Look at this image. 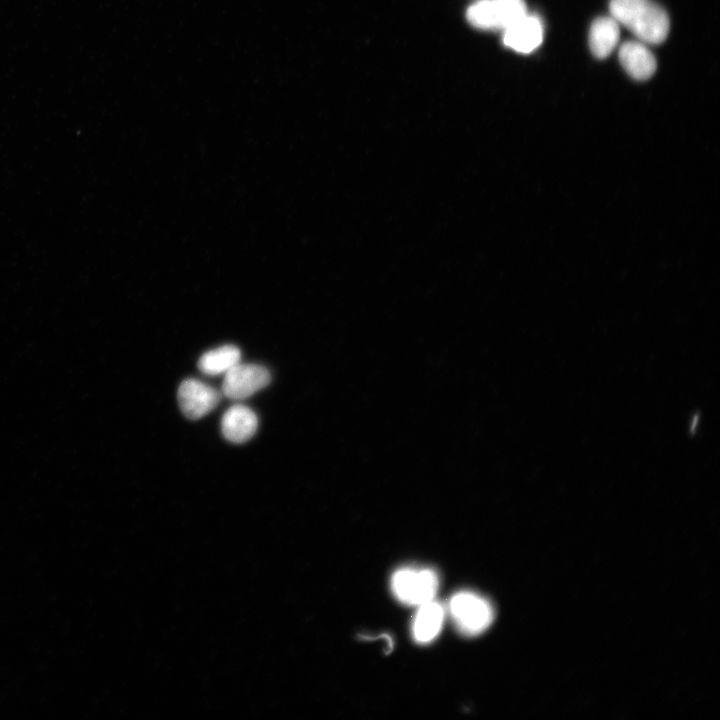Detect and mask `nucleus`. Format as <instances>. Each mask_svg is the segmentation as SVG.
<instances>
[{"label":"nucleus","mask_w":720,"mask_h":720,"mask_svg":"<svg viewBox=\"0 0 720 720\" xmlns=\"http://www.w3.org/2000/svg\"><path fill=\"white\" fill-rule=\"evenodd\" d=\"M611 16L646 44L663 42L669 32L667 13L651 0H610Z\"/></svg>","instance_id":"f257e3e1"},{"label":"nucleus","mask_w":720,"mask_h":720,"mask_svg":"<svg viewBox=\"0 0 720 720\" xmlns=\"http://www.w3.org/2000/svg\"><path fill=\"white\" fill-rule=\"evenodd\" d=\"M527 12L524 0H480L468 8L466 17L476 28L503 31Z\"/></svg>","instance_id":"f03ea898"},{"label":"nucleus","mask_w":720,"mask_h":720,"mask_svg":"<svg viewBox=\"0 0 720 720\" xmlns=\"http://www.w3.org/2000/svg\"><path fill=\"white\" fill-rule=\"evenodd\" d=\"M438 576L431 569H400L392 577L394 595L408 605H422L432 600L438 589Z\"/></svg>","instance_id":"7ed1b4c3"},{"label":"nucleus","mask_w":720,"mask_h":720,"mask_svg":"<svg viewBox=\"0 0 720 720\" xmlns=\"http://www.w3.org/2000/svg\"><path fill=\"white\" fill-rule=\"evenodd\" d=\"M449 609L458 627L469 634L484 631L494 617L490 603L470 592L455 594L450 600Z\"/></svg>","instance_id":"20e7f679"},{"label":"nucleus","mask_w":720,"mask_h":720,"mask_svg":"<svg viewBox=\"0 0 720 720\" xmlns=\"http://www.w3.org/2000/svg\"><path fill=\"white\" fill-rule=\"evenodd\" d=\"M269 371L257 364L237 363L225 372L222 392L233 400L245 399L270 382Z\"/></svg>","instance_id":"39448f33"},{"label":"nucleus","mask_w":720,"mask_h":720,"mask_svg":"<svg viewBox=\"0 0 720 720\" xmlns=\"http://www.w3.org/2000/svg\"><path fill=\"white\" fill-rule=\"evenodd\" d=\"M177 397L182 413L191 420H197L218 405L221 394L199 380L186 379L180 384Z\"/></svg>","instance_id":"423d86ee"},{"label":"nucleus","mask_w":720,"mask_h":720,"mask_svg":"<svg viewBox=\"0 0 720 720\" xmlns=\"http://www.w3.org/2000/svg\"><path fill=\"white\" fill-rule=\"evenodd\" d=\"M543 34L541 19L527 12L503 30V43L516 52L527 54L539 47Z\"/></svg>","instance_id":"0eeeda50"},{"label":"nucleus","mask_w":720,"mask_h":720,"mask_svg":"<svg viewBox=\"0 0 720 720\" xmlns=\"http://www.w3.org/2000/svg\"><path fill=\"white\" fill-rule=\"evenodd\" d=\"M619 60L625 71L636 80L649 79L656 70L653 53L642 41H627L619 49Z\"/></svg>","instance_id":"6e6552de"},{"label":"nucleus","mask_w":720,"mask_h":720,"mask_svg":"<svg viewBox=\"0 0 720 720\" xmlns=\"http://www.w3.org/2000/svg\"><path fill=\"white\" fill-rule=\"evenodd\" d=\"M258 419L247 406L236 404L227 409L221 421L224 437L233 443H243L256 432Z\"/></svg>","instance_id":"1a4fd4ad"},{"label":"nucleus","mask_w":720,"mask_h":720,"mask_svg":"<svg viewBox=\"0 0 720 720\" xmlns=\"http://www.w3.org/2000/svg\"><path fill=\"white\" fill-rule=\"evenodd\" d=\"M620 37L618 22L612 17H599L589 30V47L599 59L608 57L615 49Z\"/></svg>","instance_id":"9d476101"},{"label":"nucleus","mask_w":720,"mask_h":720,"mask_svg":"<svg viewBox=\"0 0 720 720\" xmlns=\"http://www.w3.org/2000/svg\"><path fill=\"white\" fill-rule=\"evenodd\" d=\"M444 618L443 607L432 600L420 605L413 623V635L416 641L427 643L440 631Z\"/></svg>","instance_id":"9b49d317"},{"label":"nucleus","mask_w":720,"mask_h":720,"mask_svg":"<svg viewBox=\"0 0 720 720\" xmlns=\"http://www.w3.org/2000/svg\"><path fill=\"white\" fill-rule=\"evenodd\" d=\"M240 357V350L236 346L224 345L205 352L198 361V368L206 375L222 374L239 363Z\"/></svg>","instance_id":"f8f14e48"}]
</instances>
